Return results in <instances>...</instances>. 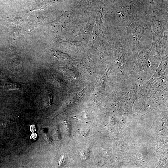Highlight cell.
Segmentation results:
<instances>
[{"mask_svg": "<svg viewBox=\"0 0 168 168\" xmlns=\"http://www.w3.org/2000/svg\"><path fill=\"white\" fill-rule=\"evenodd\" d=\"M150 14L152 19L150 30L153 36L151 47L159 49L165 54L168 51V9L157 8Z\"/></svg>", "mask_w": 168, "mask_h": 168, "instance_id": "obj_1", "label": "cell"}, {"mask_svg": "<svg viewBox=\"0 0 168 168\" xmlns=\"http://www.w3.org/2000/svg\"><path fill=\"white\" fill-rule=\"evenodd\" d=\"M112 39L113 64L121 74L120 77L127 78L129 75L128 59L131 55L126 39L125 28H116Z\"/></svg>", "mask_w": 168, "mask_h": 168, "instance_id": "obj_2", "label": "cell"}, {"mask_svg": "<svg viewBox=\"0 0 168 168\" xmlns=\"http://www.w3.org/2000/svg\"><path fill=\"white\" fill-rule=\"evenodd\" d=\"M142 6L140 0L126 1L114 7L110 12V18L116 28H125L140 16Z\"/></svg>", "mask_w": 168, "mask_h": 168, "instance_id": "obj_3", "label": "cell"}, {"mask_svg": "<svg viewBox=\"0 0 168 168\" xmlns=\"http://www.w3.org/2000/svg\"><path fill=\"white\" fill-rule=\"evenodd\" d=\"M162 57L151 49L140 51L135 60L133 69L129 75L144 74L149 77L154 73L160 64Z\"/></svg>", "mask_w": 168, "mask_h": 168, "instance_id": "obj_4", "label": "cell"}, {"mask_svg": "<svg viewBox=\"0 0 168 168\" xmlns=\"http://www.w3.org/2000/svg\"><path fill=\"white\" fill-rule=\"evenodd\" d=\"M151 21L133 22L125 27L126 35L133 62L138 55L140 41L146 30H150Z\"/></svg>", "mask_w": 168, "mask_h": 168, "instance_id": "obj_5", "label": "cell"}, {"mask_svg": "<svg viewBox=\"0 0 168 168\" xmlns=\"http://www.w3.org/2000/svg\"><path fill=\"white\" fill-rule=\"evenodd\" d=\"M168 54L164 56L161 61L151 78L143 84L142 88V97L147 96L151 87L154 81L160 77L168 68Z\"/></svg>", "mask_w": 168, "mask_h": 168, "instance_id": "obj_6", "label": "cell"}, {"mask_svg": "<svg viewBox=\"0 0 168 168\" xmlns=\"http://www.w3.org/2000/svg\"><path fill=\"white\" fill-rule=\"evenodd\" d=\"M168 71L166 69L162 74L156 79L152 84L147 96L168 89Z\"/></svg>", "mask_w": 168, "mask_h": 168, "instance_id": "obj_7", "label": "cell"}, {"mask_svg": "<svg viewBox=\"0 0 168 168\" xmlns=\"http://www.w3.org/2000/svg\"><path fill=\"white\" fill-rule=\"evenodd\" d=\"M0 87L6 91L12 90H18L22 92L24 84L12 82L5 76L2 77L1 81Z\"/></svg>", "mask_w": 168, "mask_h": 168, "instance_id": "obj_8", "label": "cell"}, {"mask_svg": "<svg viewBox=\"0 0 168 168\" xmlns=\"http://www.w3.org/2000/svg\"><path fill=\"white\" fill-rule=\"evenodd\" d=\"M54 56L62 60H69L72 59V58L68 55L59 51H56L54 53Z\"/></svg>", "mask_w": 168, "mask_h": 168, "instance_id": "obj_9", "label": "cell"}, {"mask_svg": "<svg viewBox=\"0 0 168 168\" xmlns=\"http://www.w3.org/2000/svg\"><path fill=\"white\" fill-rule=\"evenodd\" d=\"M143 4L148 9H153L156 8L154 0H140Z\"/></svg>", "mask_w": 168, "mask_h": 168, "instance_id": "obj_10", "label": "cell"}, {"mask_svg": "<svg viewBox=\"0 0 168 168\" xmlns=\"http://www.w3.org/2000/svg\"><path fill=\"white\" fill-rule=\"evenodd\" d=\"M36 127L35 125L34 124L31 125L30 127V131L32 133H34L36 131Z\"/></svg>", "mask_w": 168, "mask_h": 168, "instance_id": "obj_11", "label": "cell"}, {"mask_svg": "<svg viewBox=\"0 0 168 168\" xmlns=\"http://www.w3.org/2000/svg\"><path fill=\"white\" fill-rule=\"evenodd\" d=\"M37 138V135L35 133H32L30 137V139H33L34 140H35Z\"/></svg>", "mask_w": 168, "mask_h": 168, "instance_id": "obj_12", "label": "cell"}, {"mask_svg": "<svg viewBox=\"0 0 168 168\" xmlns=\"http://www.w3.org/2000/svg\"><path fill=\"white\" fill-rule=\"evenodd\" d=\"M95 0H89V3H91L92 2Z\"/></svg>", "mask_w": 168, "mask_h": 168, "instance_id": "obj_13", "label": "cell"}, {"mask_svg": "<svg viewBox=\"0 0 168 168\" xmlns=\"http://www.w3.org/2000/svg\"><path fill=\"white\" fill-rule=\"evenodd\" d=\"M83 0H81L80 3H79V4H81V3L82 2V1Z\"/></svg>", "mask_w": 168, "mask_h": 168, "instance_id": "obj_14", "label": "cell"}]
</instances>
